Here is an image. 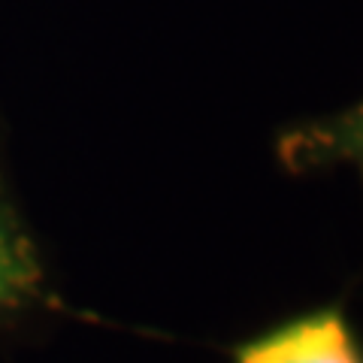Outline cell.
Here are the masks:
<instances>
[{"label": "cell", "mask_w": 363, "mask_h": 363, "mask_svg": "<svg viewBox=\"0 0 363 363\" xmlns=\"http://www.w3.org/2000/svg\"><path fill=\"white\" fill-rule=\"evenodd\" d=\"M43 288V267L33 242L0 194V315L28 306Z\"/></svg>", "instance_id": "3957f363"}, {"label": "cell", "mask_w": 363, "mask_h": 363, "mask_svg": "<svg viewBox=\"0 0 363 363\" xmlns=\"http://www.w3.org/2000/svg\"><path fill=\"white\" fill-rule=\"evenodd\" d=\"M233 363H363V345L345 312L324 306L240 342Z\"/></svg>", "instance_id": "6da1fadb"}, {"label": "cell", "mask_w": 363, "mask_h": 363, "mask_svg": "<svg viewBox=\"0 0 363 363\" xmlns=\"http://www.w3.org/2000/svg\"><path fill=\"white\" fill-rule=\"evenodd\" d=\"M276 157L288 173L351 167L363 185V100L342 112L285 130L276 143Z\"/></svg>", "instance_id": "7a4b0ae2"}]
</instances>
